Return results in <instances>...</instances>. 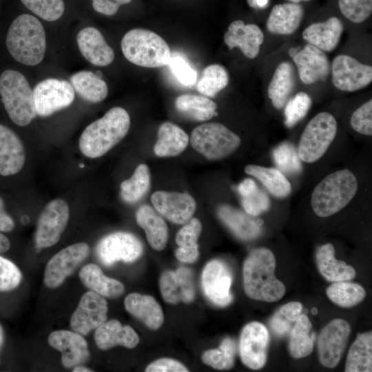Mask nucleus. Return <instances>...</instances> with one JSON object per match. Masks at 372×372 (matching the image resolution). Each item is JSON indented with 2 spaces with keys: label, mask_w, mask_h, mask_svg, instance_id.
<instances>
[{
  "label": "nucleus",
  "mask_w": 372,
  "mask_h": 372,
  "mask_svg": "<svg viewBox=\"0 0 372 372\" xmlns=\"http://www.w3.org/2000/svg\"><path fill=\"white\" fill-rule=\"evenodd\" d=\"M167 65L183 85L190 86L195 83L197 73L183 58L178 56L171 57Z\"/></svg>",
  "instance_id": "nucleus-52"
},
{
  "label": "nucleus",
  "mask_w": 372,
  "mask_h": 372,
  "mask_svg": "<svg viewBox=\"0 0 372 372\" xmlns=\"http://www.w3.org/2000/svg\"><path fill=\"white\" fill-rule=\"evenodd\" d=\"M72 371L74 372H90L93 371L92 369L87 368L81 365H77L73 367Z\"/></svg>",
  "instance_id": "nucleus-59"
},
{
  "label": "nucleus",
  "mask_w": 372,
  "mask_h": 372,
  "mask_svg": "<svg viewBox=\"0 0 372 372\" xmlns=\"http://www.w3.org/2000/svg\"><path fill=\"white\" fill-rule=\"evenodd\" d=\"M316 261L319 272L328 281H348L355 276V270L352 266L335 258V249L331 243L317 249Z\"/></svg>",
  "instance_id": "nucleus-28"
},
{
  "label": "nucleus",
  "mask_w": 372,
  "mask_h": 372,
  "mask_svg": "<svg viewBox=\"0 0 372 372\" xmlns=\"http://www.w3.org/2000/svg\"><path fill=\"white\" fill-rule=\"evenodd\" d=\"M150 183L148 167L140 164L132 176L121 184V195L123 200L134 203L139 200L147 192Z\"/></svg>",
  "instance_id": "nucleus-42"
},
{
  "label": "nucleus",
  "mask_w": 372,
  "mask_h": 372,
  "mask_svg": "<svg viewBox=\"0 0 372 372\" xmlns=\"http://www.w3.org/2000/svg\"><path fill=\"white\" fill-rule=\"evenodd\" d=\"M316 333L305 314H301L293 326L289 337V351L296 359L309 355L313 349Z\"/></svg>",
  "instance_id": "nucleus-36"
},
{
  "label": "nucleus",
  "mask_w": 372,
  "mask_h": 372,
  "mask_svg": "<svg viewBox=\"0 0 372 372\" xmlns=\"http://www.w3.org/2000/svg\"><path fill=\"white\" fill-rule=\"evenodd\" d=\"M14 227L12 218L6 213L3 199L0 197V231H12Z\"/></svg>",
  "instance_id": "nucleus-56"
},
{
  "label": "nucleus",
  "mask_w": 372,
  "mask_h": 372,
  "mask_svg": "<svg viewBox=\"0 0 372 372\" xmlns=\"http://www.w3.org/2000/svg\"><path fill=\"white\" fill-rule=\"evenodd\" d=\"M70 217L66 202L55 199L50 202L41 212L37 224L35 243L37 249L50 247L59 240Z\"/></svg>",
  "instance_id": "nucleus-12"
},
{
  "label": "nucleus",
  "mask_w": 372,
  "mask_h": 372,
  "mask_svg": "<svg viewBox=\"0 0 372 372\" xmlns=\"http://www.w3.org/2000/svg\"><path fill=\"white\" fill-rule=\"evenodd\" d=\"M343 32L342 21L335 17L324 22H316L307 27L302 38L322 51L331 52L338 45Z\"/></svg>",
  "instance_id": "nucleus-27"
},
{
  "label": "nucleus",
  "mask_w": 372,
  "mask_h": 372,
  "mask_svg": "<svg viewBox=\"0 0 372 372\" xmlns=\"http://www.w3.org/2000/svg\"><path fill=\"white\" fill-rule=\"evenodd\" d=\"M10 247V242L9 239L6 236L0 233V254L6 252L8 251Z\"/></svg>",
  "instance_id": "nucleus-58"
},
{
  "label": "nucleus",
  "mask_w": 372,
  "mask_h": 372,
  "mask_svg": "<svg viewBox=\"0 0 372 372\" xmlns=\"http://www.w3.org/2000/svg\"><path fill=\"white\" fill-rule=\"evenodd\" d=\"M74 90L85 100L91 103H99L107 96L108 87L106 83L90 71L82 70L70 77Z\"/></svg>",
  "instance_id": "nucleus-39"
},
{
  "label": "nucleus",
  "mask_w": 372,
  "mask_h": 372,
  "mask_svg": "<svg viewBox=\"0 0 372 372\" xmlns=\"http://www.w3.org/2000/svg\"><path fill=\"white\" fill-rule=\"evenodd\" d=\"M0 96L6 111L16 125H28L36 116L32 90L21 72L6 70L1 74Z\"/></svg>",
  "instance_id": "nucleus-6"
},
{
  "label": "nucleus",
  "mask_w": 372,
  "mask_h": 372,
  "mask_svg": "<svg viewBox=\"0 0 372 372\" xmlns=\"http://www.w3.org/2000/svg\"><path fill=\"white\" fill-rule=\"evenodd\" d=\"M175 106L181 114L196 121L209 120L216 114V103L200 95H180L175 101Z\"/></svg>",
  "instance_id": "nucleus-38"
},
{
  "label": "nucleus",
  "mask_w": 372,
  "mask_h": 372,
  "mask_svg": "<svg viewBox=\"0 0 372 372\" xmlns=\"http://www.w3.org/2000/svg\"><path fill=\"white\" fill-rule=\"evenodd\" d=\"M136 219L138 225L144 229L150 246L156 251L163 250L168 238V229L165 220L146 205L138 209Z\"/></svg>",
  "instance_id": "nucleus-31"
},
{
  "label": "nucleus",
  "mask_w": 372,
  "mask_h": 372,
  "mask_svg": "<svg viewBox=\"0 0 372 372\" xmlns=\"http://www.w3.org/2000/svg\"><path fill=\"white\" fill-rule=\"evenodd\" d=\"M76 41L81 54L92 65L107 66L113 61L114 51L96 28L82 29L78 33Z\"/></svg>",
  "instance_id": "nucleus-23"
},
{
  "label": "nucleus",
  "mask_w": 372,
  "mask_h": 372,
  "mask_svg": "<svg viewBox=\"0 0 372 372\" xmlns=\"http://www.w3.org/2000/svg\"><path fill=\"white\" fill-rule=\"evenodd\" d=\"M224 41L230 50L238 48L246 57L254 59L260 52L264 34L257 25L245 24L238 19L229 24L224 35Z\"/></svg>",
  "instance_id": "nucleus-22"
},
{
  "label": "nucleus",
  "mask_w": 372,
  "mask_h": 372,
  "mask_svg": "<svg viewBox=\"0 0 372 372\" xmlns=\"http://www.w3.org/2000/svg\"><path fill=\"white\" fill-rule=\"evenodd\" d=\"M350 123L357 132L372 135V100L366 101L358 107L351 115Z\"/></svg>",
  "instance_id": "nucleus-51"
},
{
  "label": "nucleus",
  "mask_w": 372,
  "mask_h": 372,
  "mask_svg": "<svg viewBox=\"0 0 372 372\" xmlns=\"http://www.w3.org/2000/svg\"><path fill=\"white\" fill-rule=\"evenodd\" d=\"M326 293L333 302L344 308L358 304L366 296L361 285L347 281L334 282L327 287Z\"/></svg>",
  "instance_id": "nucleus-41"
},
{
  "label": "nucleus",
  "mask_w": 372,
  "mask_h": 372,
  "mask_svg": "<svg viewBox=\"0 0 372 372\" xmlns=\"http://www.w3.org/2000/svg\"><path fill=\"white\" fill-rule=\"evenodd\" d=\"M289 1H291L292 3H298L301 1H308L309 0H289Z\"/></svg>",
  "instance_id": "nucleus-63"
},
{
  "label": "nucleus",
  "mask_w": 372,
  "mask_h": 372,
  "mask_svg": "<svg viewBox=\"0 0 372 372\" xmlns=\"http://www.w3.org/2000/svg\"><path fill=\"white\" fill-rule=\"evenodd\" d=\"M21 272L10 260L0 256V291H9L21 283Z\"/></svg>",
  "instance_id": "nucleus-50"
},
{
  "label": "nucleus",
  "mask_w": 372,
  "mask_h": 372,
  "mask_svg": "<svg viewBox=\"0 0 372 372\" xmlns=\"http://www.w3.org/2000/svg\"><path fill=\"white\" fill-rule=\"evenodd\" d=\"M121 50L130 62L149 68L167 65L172 57L166 41L156 33L143 28L128 31L122 39Z\"/></svg>",
  "instance_id": "nucleus-5"
},
{
  "label": "nucleus",
  "mask_w": 372,
  "mask_h": 372,
  "mask_svg": "<svg viewBox=\"0 0 372 372\" xmlns=\"http://www.w3.org/2000/svg\"><path fill=\"white\" fill-rule=\"evenodd\" d=\"M269 333L259 322L247 324L242 329L239 351L242 363L251 369L262 368L267 362Z\"/></svg>",
  "instance_id": "nucleus-14"
},
{
  "label": "nucleus",
  "mask_w": 372,
  "mask_h": 372,
  "mask_svg": "<svg viewBox=\"0 0 372 372\" xmlns=\"http://www.w3.org/2000/svg\"><path fill=\"white\" fill-rule=\"evenodd\" d=\"M188 142V135L180 127L172 123L165 122L158 128L154 151L160 157L174 156L185 150Z\"/></svg>",
  "instance_id": "nucleus-33"
},
{
  "label": "nucleus",
  "mask_w": 372,
  "mask_h": 372,
  "mask_svg": "<svg viewBox=\"0 0 372 372\" xmlns=\"http://www.w3.org/2000/svg\"><path fill=\"white\" fill-rule=\"evenodd\" d=\"M350 333L349 324L340 318L331 320L322 329L318 338V353L322 366L334 368L338 365Z\"/></svg>",
  "instance_id": "nucleus-13"
},
{
  "label": "nucleus",
  "mask_w": 372,
  "mask_h": 372,
  "mask_svg": "<svg viewBox=\"0 0 372 372\" xmlns=\"http://www.w3.org/2000/svg\"><path fill=\"white\" fill-rule=\"evenodd\" d=\"M248 5L253 8L258 9L256 0H247Z\"/></svg>",
  "instance_id": "nucleus-62"
},
{
  "label": "nucleus",
  "mask_w": 372,
  "mask_h": 372,
  "mask_svg": "<svg viewBox=\"0 0 372 372\" xmlns=\"http://www.w3.org/2000/svg\"><path fill=\"white\" fill-rule=\"evenodd\" d=\"M49 344L61 352V362L67 369L81 365L90 358L87 341L82 335L68 330L52 332L48 337Z\"/></svg>",
  "instance_id": "nucleus-20"
},
{
  "label": "nucleus",
  "mask_w": 372,
  "mask_h": 372,
  "mask_svg": "<svg viewBox=\"0 0 372 372\" xmlns=\"http://www.w3.org/2000/svg\"><path fill=\"white\" fill-rule=\"evenodd\" d=\"M7 49L17 62L36 65L43 60L46 49L45 32L32 15L22 14L13 20L7 32Z\"/></svg>",
  "instance_id": "nucleus-3"
},
{
  "label": "nucleus",
  "mask_w": 372,
  "mask_h": 372,
  "mask_svg": "<svg viewBox=\"0 0 372 372\" xmlns=\"http://www.w3.org/2000/svg\"><path fill=\"white\" fill-rule=\"evenodd\" d=\"M242 206L248 214L258 216L269 209L270 201L267 194L258 188L252 194L243 197Z\"/></svg>",
  "instance_id": "nucleus-53"
},
{
  "label": "nucleus",
  "mask_w": 372,
  "mask_h": 372,
  "mask_svg": "<svg viewBox=\"0 0 372 372\" xmlns=\"http://www.w3.org/2000/svg\"><path fill=\"white\" fill-rule=\"evenodd\" d=\"M218 214L222 221L240 239L252 240L261 233L260 225L258 223L231 206L226 205L220 206Z\"/></svg>",
  "instance_id": "nucleus-34"
},
{
  "label": "nucleus",
  "mask_w": 372,
  "mask_h": 372,
  "mask_svg": "<svg viewBox=\"0 0 372 372\" xmlns=\"http://www.w3.org/2000/svg\"><path fill=\"white\" fill-rule=\"evenodd\" d=\"M79 278L86 288L105 298H116L125 291V287L120 281L107 277L93 263L81 269Z\"/></svg>",
  "instance_id": "nucleus-30"
},
{
  "label": "nucleus",
  "mask_w": 372,
  "mask_h": 372,
  "mask_svg": "<svg viewBox=\"0 0 372 372\" xmlns=\"http://www.w3.org/2000/svg\"><path fill=\"white\" fill-rule=\"evenodd\" d=\"M126 311L142 322L149 329L156 330L163 323L164 316L161 305L148 295L132 293L124 300Z\"/></svg>",
  "instance_id": "nucleus-26"
},
{
  "label": "nucleus",
  "mask_w": 372,
  "mask_h": 372,
  "mask_svg": "<svg viewBox=\"0 0 372 372\" xmlns=\"http://www.w3.org/2000/svg\"><path fill=\"white\" fill-rule=\"evenodd\" d=\"M202 225L198 218H191L178 231L176 242L178 248L175 255L177 259L184 263H193L199 256L198 239L201 233Z\"/></svg>",
  "instance_id": "nucleus-37"
},
{
  "label": "nucleus",
  "mask_w": 372,
  "mask_h": 372,
  "mask_svg": "<svg viewBox=\"0 0 372 372\" xmlns=\"http://www.w3.org/2000/svg\"><path fill=\"white\" fill-rule=\"evenodd\" d=\"M130 127L127 112L121 107H112L83 130L79 142L80 150L87 157L99 158L118 143Z\"/></svg>",
  "instance_id": "nucleus-2"
},
{
  "label": "nucleus",
  "mask_w": 372,
  "mask_h": 372,
  "mask_svg": "<svg viewBox=\"0 0 372 372\" xmlns=\"http://www.w3.org/2000/svg\"><path fill=\"white\" fill-rule=\"evenodd\" d=\"M25 150L21 141L9 127L0 124V174L18 173L25 163Z\"/></svg>",
  "instance_id": "nucleus-24"
},
{
  "label": "nucleus",
  "mask_w": 372,
  "mask_h": 372,
  "mask_svg": "<svg viewBox=\"0 0 372 372\" xmlns=\"http://www.w3.org/2000/svg\"><path fill=\"white\" fill-rule=\"evenodd\" d=\"M21 1L36 15L48 21L59 19L65 10L63 0H21Z\"/></svg>",
  "instance_id": "nucleus-47"
},
{
  "label": "nucleus",
  "mask_w": 372,
  "mask_h": 372,
  "mask_svg": "<svg viewBox=\"0 0 372 372\" xmlns=\"http://www.w3.org/2000/svg\"><path fill=\"white\" fill-rule=\"evenodd\" d=\"M132 0H92V7L95 11L112 16L116 13L119 7L129 3Z\"/></svg>",
  "instance_id": "nucleus-55"
},
{
  "label": "nucleus",
  "mask_w": 372,
  "mask_h": 372,
  "mask_svg": "<svg viewBox=\"0 0 372 372\" xmlns=\"http://www.w3.org/2000/svg\"><path fill=\"white\" fill-rule=\"evenodd\" d=\"M273 156L280 171L289 174H298L302 171L300 159L291 143L284 142L280 144L274 149Z\"/></svg>",
  "instance_id": "nucleus-46"
},
{
  "label": "nucleus",
  "mask_w": 372,
  "mask_h": 372,
  "mask_svg": "<svg viewBox=\"0 0 372 372\" xmlns=\"http://www.w3.org/2000/svg\"><path fill=\"white\" fill-rule=\"evenodd\" d=\"M233 276L229 267L223 261L213 260L204 267L201 285L206 297L215 305L224 307L233 300L230 291Z\"/></svg>",
  "instance_id": "nucleus-16"
},
{
  "label": "nucleus",
  "mask_w": 372,
  "mask_h": 372,
  "mask_svg": "<svg viewBox=\"0 0 372 372\" xmlns=\"http://www.w3.org/2000/svg\"><path fill=\"white\" fill-rule=\"evenodd\" d=\"M338 5L342 14L355 23L365 21L372 12V0H338Z\"/></svg>",
  "instance_id": "nucleus-49"
},
{
  "label": "nucleus",
  "mask_w": 372,
  "mask_h": 372,
  "mask_svg": "<svg viewBox=\"0 0 372 372\" xmlns=\"http://www.w3.org/2000/svg\"><path fill=\"white\" fill-rule=\"evenodd\" d=\"M276 258L267 248L253 250L243 263V287L254 300L273 302L285 295V285L275 276Z\"/></svg>",
  "instance_id": "nucleus-1"
},
{
  "label": "nucleus",
  "mask_w": 372,
  "mask_h": 372,
  "mask_svg": "<svg viewBox=\"0 0 372 372\" xmlns=\"http://www.w3.org/2000/svg\"><path fill=\"white\" fill-rule=\"evenodd\" d=\"M299 77L304 84L325 81L331 65L327 55L318 48L308 44L292 56Z\"/></svg>",
  "instance_id": "nucleus-21"
},
{
  "label": "nucleus",
  "mask_w": 372,
  "mask_h": 372,
  "mask_svg": "<svg viewBox=\"0 0 372 372\" xmlns=\"http://www.w3.org/2000/svg\"><path fill=\"white\" fill-rule=\"evenodd\" d=\"M304 16L303 7L296 3L274 6L267 21L269 32L276 34H291L299 27Z\"/></svg>",
  "instance_id": "nucleus-29"
},
{
  "label": "nucleus",
  "mask_w": 372,
  "mask_h": 372,
  "mask_svg": "<svg viewBox=\"0 0 372 372\" xmlns=\"http://www.w3.org/2000/svg\"><path fill=\"white\" fill-rule=\"evenodd\" d=\"M159 287L164 300L169 304L189 303L195 298L193 272L187 267L163 272Z\"/></svg>",
  "instance_id": "nucleus-19"
},
{
  "label": "nucleus",
  "mask_w": 372,
  "mask_h": 372,
  "mask_svg": "<svg viewBox=\"0 0 372 372\" xmlns=\"http://www.w3.org/2000/svg\"><path fill=\"white\" fill-rule=\"evenodd\" d=\"M332 82L342 91L354 92L367 86L372 81V67L352 56L340 54L331 63Z\"/></svg>",
  "instance_id": "nucleus-15"
},
{
  "label": "nucleus",
  "mask_w": 372,
  "mask_h": 372,
  "mask_svg": "<svg viewBox=\"0 0 372 372\" xmlns=\"http://www.w3.org/2000/svg\"><path fill=\"white\" fill-rule=\"evenodd\" d=\"M295 87V72L287 61L276 68L268 87V96L276 109L282 108L288 101Z\"/></svg>",
  "instance_id": "nucleus-32"
},
{
  "label": "nucleus",
  "mask_w": 372,
  "mask_h": 372,
  "mask_svg": "<svg viewBox=\"0 0 372 372\" xmlns=\"http://www.w3.org/2000/svg\"><path fill=\"white\" fill-rule=\"evenodd\" d=\"M151 201L158 212L176 224L188 222L196 208L195 200L187 193L157 191L152 195Z\"/></svg>",
  "instance_id": "nucleus-18"
},
{
  "label": "nucleus",
  "mask_w": 372,
  "mask_h": 372,
  "mask_svg": "<svg viewBox=\"0 0 372 372\" xmlns=\"http://www.w3.org/2000/svg\"><path fill=\"white\" fill-rule=\"evenodd\" d=\"M141 242L134 234L117 231L103 238L97 244L96 254L100 262L110 267L118 261L132 262L143 254Z\"/></svg>",
  "instance_id": "nucleus-10"
},
{
  "label": "nucleus",
  "mask_w": 372,
  "mask_h": 372,
  "mask_svg": "<svg viewBox=\"0 0 372 372\" xmlns=\"http://www.w3.org/2000/svg\"><path fill=\"white\" fill-rule=\"evenodd\" d=\"M302 309L303 306L299 302H289L282 305L270 320L272 331L279 337L287 335L302 314Z\"/></svg>",
  "instance_id": "nucleus-45"
},
{
  "label": "nucleus",
  "mask_w": 372,
  "mask_h": 372,
  "mask_svg": "<svg viewBox=\"0 0 372 372\" xmlns=\"http://www.w3.org/2000/svg\"><path fill=\"white\" fill-rule=\"evenodd\" d=\"M94 340L101 350H108L117 345L133 349L138 344L139 337L131 327L123 326L117 320H111L96 329Z\"/></svg>",
  "instance_id": "nucleus-25"
},
{
  "label": "nucleus",
  "mask_w": 372,
  "mask_h": 372,
  "mask_svg": "<svg viewBox=\"0 0 372 372\" xmlns=\"http://www.w3.org/2000/svg\"><path fill=\"white\" fill-rule=\"evenodd\" d=\"M346 372L372 371V332L371 331L357 334L348 351Z\"/></svg>",
  "instance_id": "nucleus-35"
},
{
  "label": "nucleus",
  "mask_w": 372,
  "mask_h": 372,
  "mask_svg": "<svg viewBox=\"0 0 372 372\" xmlns=\"http://www.w3.org/2000/svg\"><path fill=\"white\" fill-rule=\"evenodd\" d=\"M245 172L258 179L274 196L285 198L291 192V186L283 173L276 168L248 165Z\"/></svg>",
  "instance_id": "nucleus-40"
},
{
  "label": "nucleus",
  "mask_w": 372,
  "mask_h": 372,
  "mask_svg": "<svg viewBox=\"0 0 372 372\" xmlns=\"http://www.w3.org/2000/svg\"><path fill=\"white\" fill-rule=\"evenodd\" d=\"M337 133V122L328 112L315 116L304 128L298 145V154L306 163H314L327 152Z\"/></svg>",
  "instance_id": "nucleus-8"
},
{
  "label": "nucleus",
  "mask_w": 372,
  "mask_h": 372,
  "mask_svg": "<svg viewBox=\"0 0 372 372\" xmlns=\"http://www.w3.org/2000/svg\"><path fill=\"white\" fill-rule=\"evenodd\" d=\"M269 0H256V3L258 9L264 8L268 4Z\"/></svg>",
  "instance_id": "nucleus-60"
},
{
  "label": "nucleus",
  "mask_w": 372,
  "mask_h": 372,
  "mask_svg": "<svg viewBox=\"0 0 372 372\" xmlns=\"http://www.w3.org/2000/svg\"><path fill=\"white\" fill-rule=\"evenodd\" d=\"M107 311V303L104 298L90 290L82 296L71 317V328L82 335H87L106 321Z\"/></svg>",
  "instance_id": "nucleus-17"
},
{
  "label": "nucleus",
  "mask_w": 372,
  "mask_h": 372,
  "mask_svg": "<svg viewBox=\"0 0 372 372\" xmlns=\"http://www.w3.org/2000/svg\"><path fill=\"white\" fill-rule=\"evenodd\" d=\"M311 105V99L304 92H298L287 103L285 109V124L287 127H292L300 121L309 112Z\"/></svg>",
  "instance_id": "nucleus-48"
},
{
  "label": "nucleus",
  "mask_w": 372,
  "mask_h": 372,
  "mask_svg": "<svg viewBox=\"0 0 372 372\" xmlns=\"http://www.w3.org/2000/svg\"><path fill=\"white\" fill-rule=\"evenodd\" d=\"M236 343L231 338H225L218 349H209L202 355L203 362L218 370H227L234 364Z\"/></svg>",
  "instance_id": "nucleus-44"
},
{
  "label": "nucleus",
  "mask_w": 372,
  "mask_h": 372,
  "mask_svg": "<svg viewBox=\"0 0 372 372\" xmlns=\"http://www.w3.org/2000/svg\"><path fill=\"white\" fill-rule=\"evenodd\" d=\"M32 92L36 114L43 117L68 107L75 97L72 84L52 78L39 82Z\"/></svg>",
  "instance_id": "nucleus-9"
},
{
  "label": "nucleus",
  "mask_w": 372,
  "mask_h": 372,
  "mask_svg": "<svg viewBox=\"0 0 372 372\" xmlns=\"http://www.w3.org/2000/svg\"><path fill=\"white\" fill-rule=\"evenodd\" d=\"M146 372H187L189 370L180 362L171 358H161L149 364Z\"/></svg>",
  "instance_id": "nucleus-54"
},
{
  "label": "nucleus",
  "mask_w": 372,
  "mask_h": 372,
  "mask_svg": "<svg viewBox=\"0 0 372 372\" xmlns=\"http://www.w3.org/2000/svg\"><path fill=\"white\" fill-rule=\"evenodd\" d=\"M90 247L87 243L71 245L53 256L46 265L44 283L50 289L61 286L87 258Z\"/></svg>",
  "instance_id": "nucleus-11"
},
{
  "label": "nucleus",
  "mask_w": 372,
  "mask_h": 372,
  "mask_svg": "<svg viewBox=\"0 0 372 372\" xmlns=\"http://www.w3.org/2000/svg\"><path fill=\"white\" fill-rule=\"evenodd\" d=\"M240 137L219 123L195 127L191 135L194 149L209 160H219L232 154L240 145Z\"/></svg>",
  "instance_id": "nucleus-7"
},
{
  "label": "nucleus",
  "mask_w": 372,
  "mask_h": 372,
  "mask_svg": "<svg viewBox=\"0 0 372 372\" xmlns=\"http://www.w3.org/2000/svg\"><path fill=\"white\" fill-rule=\"evenodd\" d=\"M238 192L242 197L252 194L258 189L255 181L251 178H246L238 185Z\"/></svg>",
  "instance_id": "nucleus-57"
},
{
  "label": "nucleus",
  "mask_w": 372,
  "mask_h": 372,
  "mask_svg": "<svg viewBox=\"0 0 372 372\" xmlns=\"http://www.w3.org/2000/svg\"><path fill=\"white\" fill-rule=\"evenodd\" d=\"M3 340H4L3 329V328H2V327H1V325L0 324V349L3 345Z\"/></svg>",
  "instance_id": "nucleus-61"
},
{
  "label": "nucleus",
  "mask_w": 372,
  "mask_h": 372,
  "mask_svg": "<svg viewBox=\"0 0 372 372\" xmlns=\"http://www.w3.org/2000/svg\"><path fill=\"white\" fill-rule=\"evenodd\" d=\"M228 83L229 74L226 69L219 64H211L203 70L197 90L205 96L214 97L225 88Z\"/></svg>",
  "instance_id": "nucleus-43"
},
{
  "label": "nucleus",
  "mask_w": 372,
  "mask_h": 372,
  "mask_svg": "<svg viewBox=\"0 0 372 372\" xmlns=\"http://www.w3.org/2000/svg\"><path fill=\"white\" fill-rule=\"evenodd\" d=\"M358 190L355 175L349 169L335 172L323 178L314 188L311 204L314 213L328 217L344 208Z\"/></svg>",
  "instance_id": "nucleus-4"
}]
</instances>
